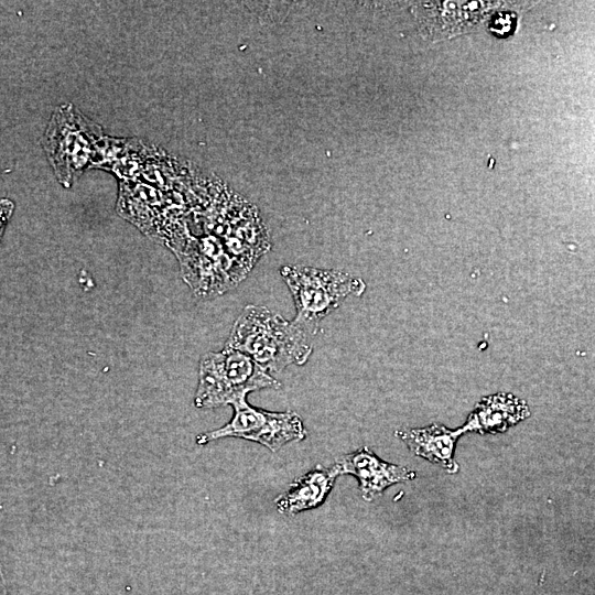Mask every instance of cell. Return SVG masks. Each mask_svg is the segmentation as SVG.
<instances>
[{"label": "cell", "instance_id": "7c38bea8", "mask_svg": "<svg viewBox=\"0 0 595 595\" xmlns=\"http://www.w3.org/2000/svg\"><path fill=\"white\" fill-rule=\"evenodd\" d=\"M0 595H7V587H6V582L2 574L1 565H0Z\"/></svg>", "mask_w": 595, "mask_h": 595}, {"label": "cell", "instance_id": "8fae6325", "mask_svg": "<svg viewBox=\"0 0 595 595\" xmlns=\"http://www.w3.org/2000/svg\"><path fill=\"white\" fill-rule=\"evenodd\" d=\"M14 204L8 198L0 199V241L6 230V227L13 214Z\"/></svg>", "mask_w": 595, "mask_h": 595}, {"label": "cell", "instance_id": "7a4b0ae2", "mask_svg": "<svg viewBox=\"0 0 595 595\" xmlns=\"http://www.w3.org/2000/svg\"><path fill=\"white\" fill-rule=\"evenodd\" d=\"M281 387V382L246 354L229 347L205 354L199 361L197 408L237 405L249 392Z\"/></svg>", "mask_w": 595, "mask_h": 595}, {"label": "cell", "instance_id": "9c48e42d", "mask_svg": "<svg viewBox=\"0 0 595 595\" xmlns=\"http://www.w3.org/2000/svg\"><path fill=\"white\" fill-rule=\"evenodd\" d=\"M424 28L433 31V36L447 37L457 35L474 26L482 20L488 9L494 8L491 2H462L445 1L422 3Z\"/></svg>", "mask_w": 595, "mask_h": 595}, {"label": "cell", "instance_id": "3957f363", "mask_svg": "<svg viewBox=\"0 0 595 595\" xmlns=\"http://www.w3.org/2000/svg\"><path fill=\"white\" fill-rule=\"evenodd\" d=\"M280 272L296 307L292 322L311 335L316 333L321 320L347 296H358L366 288L363 280L340 270L285 266Z\"/></svg>", "mask_w": 595, "mask_h": 595}, {"label": "cell", "instance_id": "8992f818", "mask_svg": "<svg viewBox=\"0 0 595 595\" xmlns=\"http://www.w3.org/2000/svg\"><path fill=\"white\" fill-rule=\"evenodd\" d=\"M335 465L339 475L350 474L358 479L361 496L367 501L379 497L389 486L415 477L412 470L380 459L368 447L342 456Z\"/></svg>", "mask_w": 595, "mask_h": 595}, {"label": "cell", "instance_id": "30bf717a", "mask_svg": "<svg viewBox=\"0 0 595 595\" xmlns=\"http://www.w3.org/2000/svg\"><path fill=\"white\" fill-rule=\"evenodd\" d=\"M462 434L459 429L450 430L437 423L420 429L400 430L396 433L412 453L441 465L450 473L458 469L454 461V451Z\"/></svg>", "mask_w": 595, "mask_h": 595}, {"label": "cell", "instance_id": "52a82bcc", "mask_svg": "<svg viewBox=\"0 0 595 595\" xmlns=\"http://www.w3.org/2000/svg\"><path fill=\"white\" fill-rule=\"evenodd\" d=\"M529 415L526 401L511 393H496L483 398L459 430L482 434L504 432Z\"/></svg>", "mask_w": 595, "mask_h": 595}, {"label": "cell", "instance_id": "277c9868", "mask_svg": "<svg viewBox=\"0 0 595 595\" xmlns=\"http://www.w3.org/2000/svg\"><path fill=\"white\" fill-rule=\"evenodd\" d=\"M102 132L71 104L55 109L42 140L60 183L69 187L100 151ZM102 144V143H101Z\"/></svg>", "mask_w": 595, "mask_h": 595}, {"label": "cell", "instance_id": "ba28073f", "mask_svg": "<svg viewBox=\"0 0 595 595\" xmlns=\"http://www.w3.org/2000/svg\"><path fill=\"white\" fill-rule=\"evenodd\" d=\"M339 476L336 465L315 466L312 470L296 478L289 489L279 495L274 504L279 512L295 515L321 506L328 496Z\"/></svg>", "mask_w": 595, "mask_h": 595}, {"label": "cell", "instance_id": "6da1fadb", "mask_svg": "<svg viewBox=\"0 0 595 595\" xmlns=\"http://www.w3.org/2000/svg\"><path fill=\"white\" fill-rule=\"evenodd\" d=\"M226 347L246 354L268 372L303 365L312 354L304 329L264 306L251 304L235 321Z\"/></svg>", "mask_w": 595, "mask_h": 595}, {"label": "cell", "instance_id": "5b68a950", "mask_svg": "<svg viewBox=\"0 0 595 595\" xmlns=\"http://www.w3.org/2000/svg\"><path fill=\"white\" fill-rule=\"evenodd\" d=\"M234 416L224 426L196 436L199 445L223 437H239L257 442L275 452L292 441L306 436L302 419L294 411L269 412L253 408L247 401L234 405Z\"/></svg>", "mask_w": 595, "mask_h": 595}]
</instances>
